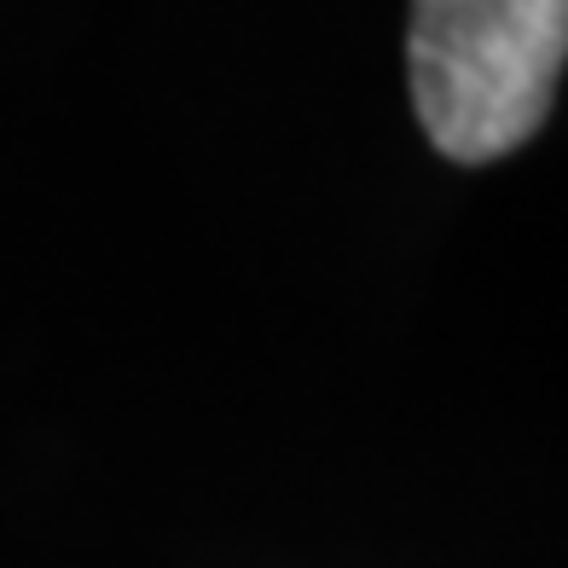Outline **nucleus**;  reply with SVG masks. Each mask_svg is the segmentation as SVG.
Listing matches in <instances>:
<instances>
[{"mask_svg": "<svg viewBox=\"0 0 568 568\" xmlns=\"http://www.w3.org/2000/svg\"><path fill=\"white\" fill-rule=\"evenodd\" d=\"M568 64V0H412L406 75L429 145L494 163L539 134Z\"/></svg>", "mask_w": 568, "mask_h": 568, "instance_id": "1", "label": "nucleus"}]
</instances>
